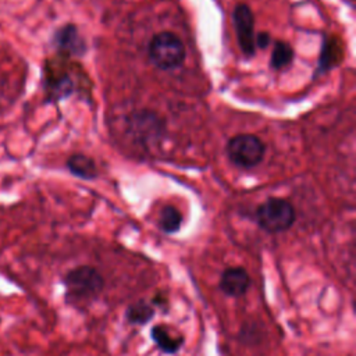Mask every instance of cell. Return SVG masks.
<instances>
[{"label": "cell", "instance_id": "cell-1", "mask_svg": "<svg viewBox=\"0 0 356 356\" xmlns=\"http://www.w3.org/2000/svg\"><path fill=\"white\" fill-rule=\"evenodd\" d=\"M185 57V44L172 32H159L149 43V58L159 70H175L184 64Z\"/></svg>", "mask_w": 356, "mask_h": 356}, {"label": "cell", "instance_id": "cell-2", "mask_svg": "<svg viewBox=\"0 0 356 356\" xmlns=\"http://www.w3.org/2000/svg\"><path fill=\"white\" fill-rule=\"evenodd\" d=\"M67 299L71 303H85L95 299L103 289L104 281L100 273L90 266L71 270L64 280Z\"/></svg>", "mask_w": 356, "mask_h": 356}, {"label": "cell", "instance_id": "cell-3", "mask_svg": "<svg viewBox=\"0 0 356 356\" xmlns=\"http://www.w3.org/2000/svg\"><path fill=\"white\" fill-rule=\"evenodd\" d=\"M257 225L270 234H278L289 229L295 222L296 214L293 206L281 197H268L254 213Z\"/></svg>", "mask_w": 356, "mask_h": 356}, {"label": "cell", "instance_id": "cell-4", "mask_svg": "<svg viewBox=\"0 0 356 356\" xmlns=\"http://www.w3.org/2000/svg\"><path fill=\"white\" fill-rule=\"evenodd\" d=\"M227 153L235 165L241 168H253L264 159L266 145L256 135L238 134L228 140Z\"/></svg>", "mask_w": 356, "mask_h": 356}, {"label": "cell", "instance_id": "cell-5", "mask_svg": "<svg viewBox=\"0 0 356 356\" xmlns=\"http://www.w3.org/2000/svg\"><path fill=\"white\" fill-rule=\"evenodd\" d=\"M232 22L238 39V44L245 57H253L256 53L254 15L248 4L239 3L232 11Z\"/></svg>", "mask_w": 356, "mask_h": 356}, {"label": "cell", "instance_id": "cell-6", "mask_svg": "<svg viewBox=\"0 0 356 356\" xmlns=\"http://www.w3.org/2000/svg\"><path fill=\"white\" fill-rule=\"evenodd\" d=\"M127 122L134 139H138L145 145L154 139H160L161 135L164 134L163 120L157 114L147 110H142L131 114Z\"/></svg>", "mask_w": 356, "mask_h": 356}, {"label": "cell", "instance_id": "cell-7", "mask_svg": "<svg viewBox=\"0 0 356 356\" xmlns=\"http://www.w3.org/2000/svg\"><path fill=\"white\" fill-rule=\"evenodd\" d=\"M53 43L65 56H82L86 51V43L81 38L78 28L72 24L58 28L53 35Z\"/></svg>", "mask_w": 356, "mask_h": 356}, {"label": "cell", "instance_id": "cell-8", "mask_svg": "<svg viewBox=\"0 0 356 356\" xmlns=\"http://www.w3.org/2000/svg\"><path fill=\"white\" fill-rule=\"evenodd\" d=\"M250 285V277L242 267H229L224 270L220 278V289L232 298H239L246 293Z\"/></svg>", "mask_w": 356, "mask_h": 356}, {"label": "cell", "instance_id": "cell-9", "mask_svg": "<svg viewBox=\"0 0 356 356\" xmlns=\"http://www.w3.org/2000/svg\"><path fill=\"white\" fill-rule=\"evenodd\" d=\"M67 168L72 175L81 179H95L99 175L95 160L81 153H76L68 157Z\"/></svg>", "mask_w": 356, "mask_h": 356}, {"label": "cell", "instance_id": "cell-10", "mask_svg": "<svg viewBox=\"0 0 356 356\" xmlns=\"http://www.w3.org/2000/svg\"><path fill=\"white\" fill-rule=\"evenodd\" d=\"M152 339L165 353H175L184 342V338L179 334L174 335V332H171L170 328H167L165 325L153 327Z\"/></svg>", "mask_w": 356, "mask_h": 356}, {"label": "cell", "instance_id": "cell-11", "mask_svg": "<svg viewBox=\"0 0 356 356\" xmlns=\"http://www.w3.org/2000/svg\"><path fill=\"white\" fill-rule=\"evenodd\" d=\"M46 90L47 96L50 97L49 100L57 102L60 99L68 97L74 92V82L67 74L57 76L49 75V79L46 81Z\"/></svg>", "mask_w": 356, "mask_h": 356}, {"label": "cell", "instance_id": "cell-12", "mask_svg": "<svg viewBox=\"0 0 356 356\" xmlns=\"http://www.w3.org/2000/svg\"><path fill=\"white\" fill-rule=\"evenodd\" d=\"M342 58V46L337 38H325L324 44L321 47V56H320V67L317 72L327 71L337 65Z\"/></svg>", "mask_w": 356, "mask_h": 356}, {"label": "cell", "instance_id": "cell-13", "mask_svg": "<svg viewBox=\"0 0 356 356\" xmlns=\"http://www.w3.org/2000/svg\"><path fill=\"white\" fill-rule=\"evenodd\" d=\"M293 57H295V53L292 46L284 40H277L273 47L270 64L274 70L280 71L291 65V63L293 61Z\"/></svg>", "mask_w": 356, "mask_h": 356}, {"label": "cell", "instance_id": "cell-14", "mask_svg": "<svg viewBox=\"0 0 356 356\" xmlns=\"http://www.w3.org/2000/svg\"><path fill=\"white\" fill-rule=\"evenodd\" d=\"M182 214L174 206H165L159 218V227L165 234H174L181 228Z\"/></svg>", "mask_w": 356, "mask_h": 356}, {"label": "cell", "instance_id": "cell-15", "mask_svg": "<svg viewBox=\"0 0 356 356\" xmlns=\"http://www.w3.org/2000/svg\"><path fill=\"white\" fill-rule=\"evenodd\" d=\"M154 316V309L145 300L132 303L127 310V318L132 324H146Z\"/></svg>", "mask_w": 356, "mask_h": 356}, {"label": "cell", "instance_id": "cell-16", "mask_svg": "<svg viewBox=\"0 0 356 356\" xmlns=\"http://www.w3.org/2000/svg\"><path fill=\"white\" fill-rule=\"evenodd\" d=\"M270 40H271V38H270V35L267 33V32H259L257 35H256V39H254V42H256V49L259 47V49H266L268 44H270Z\"/></svg>", "mask_w": 356, "mask_h": 356}]
</instances>
